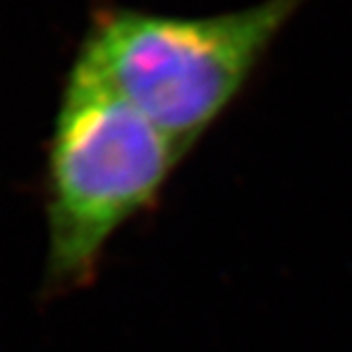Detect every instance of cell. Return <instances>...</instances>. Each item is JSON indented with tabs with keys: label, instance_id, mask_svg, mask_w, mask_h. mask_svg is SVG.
Masks as SVG:
<instances>
[{
	"label": "cell",
	"instance_id": "1",
	"mask_svg": "<svg viewBox=\"0 0 352 352\" xmlns=\"http://www.w3.org/2000/svg\"><path fill=\"white\" fill-rule=\"evenodd\" d=\"M185 148L83 62H74L47 153V274L83 287L113 236L146 210Z\"/></svg>",
	"mask_w": 352,
	"mask_h": 352
},
{
	"label": "cell",
	"instance_id": "2",
	"mask_svg": "<svg viewBox=\"0 0 352 352\" xmlns=\"http://www.w3.org/2000/svg\"><path fill=\"white\" fill-rule=\"evenodd\" d=\"M304 3L261 0L208 17L100 9L77 60L187 151L232 104Z\"/></svg>",
	"mask_w": 352,
	"mask_h": 352
}]
</instances>
